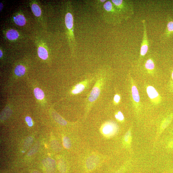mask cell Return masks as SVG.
<instances>
[{
	"label": "cell",
	"mask_w": 173,
	"mask_h": 173,
	"mask_svg": "<svg viewBox=\"0 0 173 173\" xmlns=\"http://www.w3.org/2000/svg\"><path fill=\"white\" fill-rule=\"evenodd\" d=\"M96 1L95 2L96 8L106 23L115 25L120 24L123 21L111 1L99 0Z\"/></svg>",
	"instance_id": "1"
},
{
	"label": "cell",
	"mask_w": 173,
	"mask_h": 173,
	"mask_svg": "<svg viewBox=\"0 0 173 173\" xmlns=\"http://www.w3.org/2000/svg\"><path fill=\"white\" fill-rule=\"evenodd\" d=\"M72 8L68 6L65 17L66 34L71 52L74 53L76 50V43L74 32V19Z\"/></svg>",
	"instance_id": "2"
},
{
	"label": "cell",
	"mask_w": 173,
	"mask_h": 173,
	"mask_svg": "<svg viewBox=\"0 0 173 173\" xmlns=\"http://www.w3.org/2000/svg\"><path fill=\"white\" fill-rule=\"evenodd\" d=\"M114 6L118 11L123 20L130 19L134 14L133 2L124 0H111Z\"/></svg>",
	"instance_id": "3"
},
{
	"label": "cell",
	"mask_w": 173,
	"mask_h": 173,
	"mask_svg": "<svg viewBox=\"0 0 173 173\" xmlns=\"http://www.w3.org/2000/svg\"><path fill=\"white\" fill-rule=\"evenodd\" d=\"M118 130V127L113 122H108L102 126L101 131L104 136L110 137L114 135Z\"/></svg>",
	"instance_id": "4"
},
{
	"label": "cell",
	"mask_w": 173,
	"mask_h": 173,
	"mask_svg": "<svg viewBox=\"0 0 173 173\" xmlns=\"http://www.w3.org/2000/svg\"><path fill=\"white\" fill-rule=\"evenodd\" d=\"M143 25L144 33L143 40L141 44L140 51L141 57H143L148 52V49L149 42L147 35V25L145 20H142Z\"/></svg>",
	"instance_id": "5"
},
{
	"label": "cell",
	"mask_w": 173,
	"mask_h": 173,
	"mask_svg": "<svg viewBox=\"0 0 173 173\" xmlns=\"http://www.w3.org/2000/svg\"><path fill=\"white\" fill-rule=\"evenodd\" d=\"M42 164L47 173H54L56 168L55 161L51 158L45 159L42 161Z\"/></svg>",
	"instance_id": "6"
},
{
	"label": "cell",
	"mask_w": 173,
	"mask_h": 173,
	"mask_svg": "<svg viewBox=\"0 0 173 173\" xmlns=\"http://www.w3.org/2000/svg\"><path fill=\"white\" fill-rule=\"evenodd\" d=\"M99 159L97 156L93 155L89 157L87 160L86 166L87 169L91 171L95 168L99 163Z\"/></svg>",
	"instance_id": "7"
},
{
	"label": "cell",
	"mask_w": 173,
	"mask_h": 173,
	"mask_svg": "<svg viewBox=\"0 0 173 173\" xmlns=\"http://www.w3.org/2000/svg\"><path fill=\"white\" fill-rule=\"evenodd\" d=\"M173 36V19L170 17L167 19L166 29L163 35V38L166 40Z\"/></svg>",
	"instance_id": "8"
},
{
	"label": "cell",
	"mask_w": 173,
	"mask_h": 173,
	"mask_svg": "<svg viewBox=\"0 0 173 173\" xmlns=\"http://www.w3.org/2000/svg\"><path fill=\"white\" fill-rule=\"evenodd\" d=\"M99 82L93 87L88 98V101L92 103L97 100L98 97L100 93V87L99 86Z\"/></svg>",
	"instance_id": "9"
},
{
	"label": "cell",
	"mask_w": 173,
	"mask_h": 173,
	"mask_svg": "<svg viewBox=\"0 0 173 173\" xmlns=\"http://www.w3.org/2000/svg\"><path fill=\"white\" fill-rule=\"evenodd\" d=\"M14 21L16 25L20 26L25 25L26 23L25 17L23 15L21 14L15 15L14 17Z\"/></svg>",
	"instance_id": "10"
},
{
	"label": "cell",
	"mask_w": 173,
	"mask_h": 173,
	"mask_svg": "<svg viewBox=\"0 0 173 173\" xmlns=\"http://www.w3.org/2000/svg\"><path fill=\"white\" fill-rule=\"evenodd\" d=\"M7 38L10 40L17 39L19 36V33L16 30L12 29L8 30L6 34Z\"/></svg>",
	"instance_id": "11"
},
{
	"label": "cell",
	"mask_w": 173,
	"mask_h": 173,
	"mask_svg": "<svg viewBox=\"0 0 173 173\" xmlns=\"http://www.w3.org/2000/svg\"><path fill=\"white\" fill-rule=\"evenodd\" d=\"M38 53L39 57L42 59L46 60L48 57V53L47 49L42 46L38 48Z\"/></svg>",
	"instance_id": "12"
},
{
	"label": "cell",
	"mask_w": 173,
	"mask_h": 173,
	"mask_svg": "<svg viewBox=\"0 0 173 173\" xmlns=\"http://www.w3.org/2000/svg\"><path fill=\"white\" fill-rule=\"evenodd\" d=\"M147 91L148 96L150 98L154 99L158 96V92L152 86H148L147 88Z\"/></svg>",
	"instance_id": "13"
},
{
	"label": "cell",
	"mask_w": 173,
	"mask_h": 173,
	"mask_svg": "<svg viewBox=\"0 0 173 173\" xmlns=\"http://www.w3.org/2000/svg\"><path fill=\"white\" fill-rule=\"evenodd\" d=\"M32 12L37 17H39L42 14V11L39 5L37 4L32 3L31 6Z\"/></svg>",
	"instance_id": "14"
},
{
	"label": "cell",
	"mask_w": 173,
	"mask_h": 173,
	"mask_svg": "<svg viewBox=\"0 0 173 173\" xmlns=\"http://www.w3.org/2000/svg\"><path fill=\"white\" fill-rule=\"evenodd\" d=\"M14 71L16 75L21 76L25 74L26 69L24 66L19 65L16 67Z\"/></svg>",
	"instance_id": "15"
},
{
	"label": "cell",
	"mask_w": 173,
	"mask_h": 173,
	"mask_svg": "<svg viewBox=\"0 0 173 173\" xmlns=\"http://www.w3.org/2000/svg\"><path fill=\"white\" fill-rule=\"evenodd\" d=\"M85 88V85L82 83L78 84L75 87L72 91V92L74 94H79L83 91Z\"/></svg>",
	"instance_id": "16"
},
{
	"label": "cell",
	"mask_w": 173,
	"mask_h": 173,
	"mask_svg": "<svg viewBox=\"0 0 173 173\" xmlns=\"http://www.w3.org/2000/svg\"><path fill=\"white\" fill-rule=\"evenodd\" d=\"M33 142V138L31 136L27 137L24 142L23 149L25 151L28 150L32 145Z\"/></svg>",
	"instance_id": "17"
},
{
	"label": "cell",
	"mask_w": 173,
	"mask_h": 173,
	"mask_svg": "<svg viewBox=\"0 0 173 173\" xmlns=\"http://www.w3.org/2000/svg\"><path fill=\"white\" fill-rule=\"evenodd\" d=\"M40 147V143L37 142L33 145L27 153V155L31 156L35 154L38 151Z\"/></svg>",
	"instance_id": "18"
},
{
	"label": "cell",
	"mask_w": 173,
	"mask_h": 173,
	"mask_svg": "<svg viewBox=\"0 0 173 173\" xmlns=\"http://www.w3.org/2000/svg\"><path fill=\"white\" fill-rule=\"evenodd\" d=\"M58 169L61 173H65L66 170V165L65 161L61 159L58 161Z\"/></svg>",
	"instance_id": "19"
},
{
	"label": "cell",
	"mask_w": 173,
	"mask_h": 173,
	"mask_svg": "<svg viewBox=\"0 0 173 173\" xmlns=\"http://www.w3.org/2000/svg\"><path fill=\"white\" fill-rule=\"evenodd\" d=\"M132 93L133 99L136 102H139L140 100L138 91L137 87L133 86L132 88Z\"/></svg>",
	"instance_id": "20"
},
{
	"label": "cell",
	"mask_w": 173,
	"mask_h": 173,
	"mask_svg": "<svg viewBox=\"0 0 173 173\" xmlns=\"http://www.w3.org/2000/svg\"><path fill=\"white\" fill-rule=\"evenodd\" d=\"M35 96L38 100H42L44 97V94L41 89L38 88H36L34 91Z\"/></svg>",
	"instance_id": "21"
},
{
	"label": "cell",
	"mask_w": 173,
	"mask_h": 173,
	"mask_svg": "<svg viewBox=\"0 0 173 173\" xmlns=\"http://www.w3.org/2000/svg\"><path fill=\"white\" fill-rule=\"evenodd\" d=\"M53 116L55 120L59 124L62 125H66V121L57 114L53 113Z\"/></svg>",
	"instance_id": "22"
},
{
	"label": "cell",
	"mask_w": 173,
	"mask_h": 173,
	"mask_svg": "<svg viewBox=\"0 0 173 173\" xmlns=\"http://www.w3.org/2000/svg\"><path fill=\"white\" fill-rule=\"evenodd\" d=\"M51 146L55 151L58 152L60 151L61 147L60 145L57 141L53 140L51 142Z\"/></svg>",
	"instance_id": "23"
},
{
	"label": "cell",
	"mask_w": 173,
	"mask_h": 173,
	"mask_svg": "<svg viewBox=\"0 0 173 173\" xmlns=\"http://www.w3.org/2000/svg\"><path fill=\"white\" fill-rule=\"evenodd\" d=\"M64 147L66 149H69L72 146V143L70 138L67 137H64L63 139Z\"/></svg>",
	"instance_id": "24"
},
{
	"label": "cell",
	"mask_w": 173,
	"mask_h": 173,
	"mask_svg": "<svg viewBox=\"0 0 173 173\" xmlns=\"http://www.w3.org/2000/svg\"><path fill=\"white\" fill-rule=\"evenodd\" d=\"M145 66L146 68L149 70H153L155 68L154 63L151 59H149L147 60Z\"/></svg>",
	"instance_id": "25"
},
{
	"label": "cell",
	"mask_w": 173,
	"mask_h": 173,
	"mask_svg": "<svg viewBox=\"0 0 173 173\" xmlns=\"http://www.w3.org/2000/svg\"><path fill=\"white\" fill-rule=\"evenodd\" d=\"M172 118V117L170 116L165 120L161 126V128L163 129H164L168 125L170 122Z\"/></svg>",
	"instance_id": "26"
},
{
	"label": "cell",
	"mask_w": 173,
	"mask_h": 173,
	"mask_svg": "<svg viewBox=\"0 0 173 173\" xmlns=\"http://www.w3.org/2000/svg\"><path fill=\"white\" fill-rule=\"evenodd\" d=\"M131 132L130 131H128L125 136V140L127 143H130L131 142Z\"/></svg>",
	"instance_id": "27"
},
{
	"label": "cell",
	"mask_w": 173,
	"mask_h": 173,
	"mask_svg": "<svg viewBox=\"0 0 173 173\" xmlns=\"http://www.w3.org/2000/svg\"><path fill=\"white\" fill-rule=\"evenodd\" d=\"M115 118L120 121H122L124 119V116L121 111H119L118 114L115 115Z\"/></svg>",
	"instance_id": "28"
},
{
	"label": "cell",
	"mask_w": 173,
	"mask_h": 173,
	"mask_svg": "<svg viewBox=\"0 0 173 173\" xmlns=\"http://www.w3.org/2000/svg\"><path fill=\"white\" fill-rule=\"evenodd\" d=\"M25 121L27 122L28 125L30 127H31L33 125V123L32 119L30 117L27 116L25 118Z\"/></svg>",
	"instance_id": "29"
},
{
	"label": "cell",
	"mask_w": 173,
	"mask_h": 173,
	"mask_svg": "<svg viewBox=\"0 0 173 173\" xmlns=\"http://www.w3.org/2000/svg\"><path fill=\"white\" fill-rule=\"evenodd\" d=\"M120 99V97L118 95H116L115 96L114 100V101L116 103H118Z\"/></svg>",
	"instance_id": "30"
},
{
	"label": "cell",
	"mask_w": 173,
	"mask_h": 173,
	"mask_svg": "<svg viewBox=\"0 0 173 173\" xmlns=\"http://www.w3.org/2000/svg\"><path fill=\"white\" fill-rule=\"evenodd\" d=\"M3 4L2 3H0V10H1V11L3 8Z\"/></svg>",
	"instance_id": "31"
},
{
	"label": "cell",
	"mask_w": 173,
	"mask_h": 173,
	"mask_svg": "<svg viewBox=\"0 0 173 173\" xmlns=\"http://www.w3.org/2000/svg\"><path fill=\"white\" fill-rule=\"evenodd\" d=\"M3 55V52L2 50H0V58H1Z\"/></svg>",
	"instance_id": "32"
},
{
	"label": "cell",
	"mask_w": 173,
	"mask_h": 173,
	"mask_svg": "<svg viewBox=\"0 0 173 173\" xmlns=\"http://www.w3.org/2000/svg\"><path fill=\"white\" fill-rule=\"evenodd\" d=\"M32 173H41L40 172L37 171H35L32 172Z\"/></svg>",
	"instance_id": "33"
},
{
	"label": "cell",
	"mask_w": 173,
	"mask_h": 173,
	"mask_svg": "<svg viewBox=\"0 0 173 173\" xmlns=\"http://www.w3.org/2000/svg\"><path fill=\"white\" fill-rule=\"evenodd\" d=\"M172 78L173 80V71L172 72Z\"/></svg>",
	"instance_id": "34"
}]
</instances>
